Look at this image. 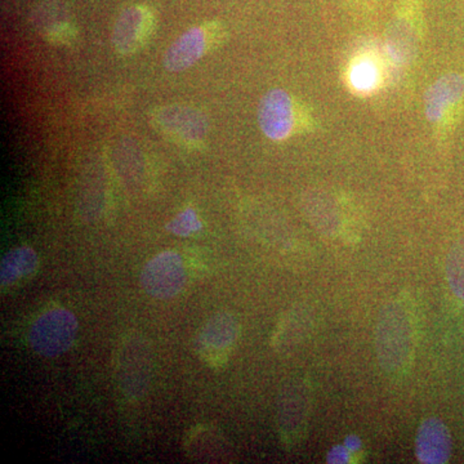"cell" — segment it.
Returning a JSON list of instances; mask_svg holds the SVG:
<instances>
[{"instance_id": "obj_1", "label": "cell", "mask_w": 464, "mask_h": 464, "mask_svg": "<svg viewBox=\"0 0 464 464\" xmlns=\"http://www.w3.org/2000/svg\"><path fill=\"white\" fill-rule=\"evenodd\" d=\"M375 350L381 368L391 377L409 373L415 355V324L411 308L405 302L391 301L381 311Z\"/></svg>"}, {"instance_id": "obj_2", "label": "cell", "mask_w": 464, "mask_h": 464, "mask_svg": "<svg viewBox=\"0 0 464 464\" xmlns=\"http://www.w3.org/2000/svg\"><path fill=\"white\" fill-rule=\"evenodd\" d=\"M152 351L139 333L125 335L115 356V377L124 398L139 401L148 392L152 375Z\"/></svg>"}, {"instance_id": "obj_3", "label": "cell", "mask_w": 464, "mask_h": 464, "mask_svg": "<svg viewBox=\"0 0 464 464\" xmlns=\"http://www.w3.org/2000/svg\"><path fill=\"white\" fill-rule=\"evenodd\" d=\"M78 319L63 307L51 308L33 323L29 343L34 353L43 357H57L74 344L78 335Z\"/></svg>"}, {"instance_id": "obj_4", "label": "cell", "mask_w": 464, "mask_h": 464, "mask_svg": "<svg viewBox=\"0 0 464 464\" xmlns=\"http://www.w3.org/2000/svg\"><path fill=\"white\" fill-rule=\"evenodd\" d=\"M240 325L230 313H218L201 325L195 348L201 362L210 368H224L239 340Z\"/></svg>"}, {"instance_id": "obj_5", "label": "cell", "mask_w": 464, "mask_h": 464, "mask_svg": "<svg viewBox=\"0 0 464 464\" xmlns=\"http://www.w3.org/2000/svg\"><path fill=\"white\" fill-rule=\"evenodd\" d=\"M188 283V265L174 250L158 253L143 267L141 284L150 297L172 299L181 295Z\"/></svg>"}, {"instance_id": "obj_6", "label": "cell", "mask_w": 464, "mask_h": 464, "mask_svg": "<svg viewBox=\"0 0 464 464\" xmlns=\"http://www.w3.org/2000/svg\"><path fill=\"white\" fill-rule=\"evenodd\" d=\"M311 393L304 382H293L282 391L277 401L276 423L280 438L288 447L306 435L310 420Z\"/></svg>"}, {"instance_id": "obj_7", "label": "cell", "mask_w": 464, "mask_h": 464, "mask_svg": "<svg viewBox=\"0 0 464 464\" xmlns=\"http://www.w3.org/2000/svg\"><path fill=\"white\" fill-rule=\"evenodd\" d=\"M258 121L267 139L273 141L288 139L295 127V109L289 94L283 90L267 92L259 102Z\"/></svg>"}, {"instance_id": "obj_8", "label": "cell", "mask_w": 464, "mask_h": 464, "mask_svg": "<svg viewBox=\"0 0 464 464\" xmlns=\"http://www.w3.org/2000/svg\"><path fill=\"white\" fill-rule=\"evenodd\" d=\"M155 119L164 133L182 142H200L207 134L206 118L198 110L186 106L161 109Z\"/></svg>"}, {"instance_id": "obj_9", "label": "cell", "mask_w": 464, "mask_h": 464, "mask_svg": "<svg viewBox=\"0 0 464 464\" xmlns=\"http://www.w3.org/2000/svg\"><path fill=\"white\" fill-rule=\"evenodd\" d=\"M464 99V78L459 74H449L440 78L430 88L426 96V114L431 123L447 121Z\"/></svg>"}, {"instance_id": "obj_10", "label": "cell", "mask_w": 464, "mask_h": 464, "mask_svg": "<svg viewBox=\"0 0 464 464\" xmlns=\"http://www.w3.org/2000/svg\"><path fill=\"white\" fill-rule=\"evenodd\" d=\"M415 453L422 463L448 462L451 454L450 433L438 418H429L420 424L415 441Z\"/></svg>"}, {"instance_id": "obj_11", "label": "cell", "mask_w": 464, "mask_h": 464, "mask_svg": "<svg viewBox=\"0 0 464 464\" xmlns=\"http://www.w3.org/2000/svg\"><path fill=\"white\" fill-rule=\"evenodd\" d=\"M206 51V33L200 27H192L168 48L164 66L172 72H183L198 63Z\"/></svg>"}, {"instance_id": "obj_12", "label": "cell", "mask_w": 464, "mask_h": 464, "mask_svg": "<svg viewBox=\"0 0 464 464\" xmlns=\"http://www.w3.org/2000/svg\"><path fill=\"white\" fill-rule=\"evenodd\" d=\"M146 14L142 8L130 7L116 21L112 43L115 50L121 54H130L139 50L145 39Z\"/></svg>"}, {"instance_id": "obj_13", "label": "cell", "mask_w": 464, "mask_h": 464, "mask_svg": "<svg viewBox=\"0 0 464 464\" xmlns=\"http://www.w3.org/2000/svg\"><path fill=\"white\" fill-rule=\"evenodd\" d=\"M39 268L38 253L30 246H18L3 257L0 283L3 289L14 288L32 279Z\"/></svg>"}, {"instance_id": "obj_14", "label": "cell", "mask_w": 464, "mask_h": 464, "mask_svg": "<svg viewBox=\"0 0 464 464\" xmlns=\"http://www.w3.org/2000/svg\"><path fill=\"white\" fill-rule=\"evenodd\" d=\"M381 72L371 58H360L348 72V83L357 93H371L378 87Z\"/></svg>"}, {"instance_id": "obj_15", "label": "cell", "mask_w": 464, "mask_h": 464, "mask_svg": "<svg viewBox=\"0 0 464 464\" xmlns=\"http://www.w3.org/2000/svg\"><path fill=\"white\" fill-rule=\"evenodd\" d=\"M448 282L458 298L464 299V240L458 243L448 257Z\"/></svg>"}, {"instance_id": "obj_16", "label": "cell", "mask_w": 464, "mask_h": 464, "mask_svg": "<svg viewBox=\"0 0 464 464\" xmlns=\"http://www.w3.org/2000/svg\"><path fill=\"white\" fill-rule=\"evenodd\" d=\"M167 228L176 237H188L203 228V222L200 221L199 217L192 208H188V209L174 217L172 221L168 224Z\"/></svg>"}]
</instances>
